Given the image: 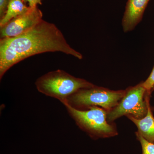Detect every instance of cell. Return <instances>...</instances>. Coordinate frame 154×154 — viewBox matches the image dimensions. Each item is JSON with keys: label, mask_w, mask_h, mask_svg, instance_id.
Here are the masks:
<instances>
[{"label": "cell", "mask_w": 154, "mask_h": 154, "mask_svg": "<svg viewBox=\"0 0 154 154\" xmlns=\"http://www.w3.org/2000/svg\"><path fill=\"white\" fill-rule=\"evenodd\" d=\"M142 85L149 93L152 91L154 86V67L148 78Z\"/></svg>", "instance_id": "11"}, {"label": "cell", "mask_w": 154, "mask_h": 154, "mask_svg": "<svg viewBox=\"0 0 154 154\" xmlns=\"http://www.w3.org/2000/svg\"><path fill=\"white\" fill-rule=\"evenodd\" d=\"M40 1H41V2L42 0H40Z\"/></svg>", "instance_id": "15"}, {"label": "cell", "mask_w": 154, "mask_h": 154, "mask_svg": "<svg viewBox=\"0 0 154 154\" xmlns=\"http://www.w3.org/2000/svg\"><path fill=\"white\" fill-rule=\"evenodd\" d=\"M22 0H11L4 17L0 19V27L5 25L14 18L25 14L30 8Z\"/></svg>", "instance_id": "9"}, {"label": "cell", "mask_w": 154, "mask_h": 154, "mask_svg": "<svg viewBox=\"0 0 154 154\" xmlns=\"http://www.w3.org/2000/svg\"><path fill=\"white\" fill-rule=\"evenodd\" d=\"M43 14L37 6L0 27L1 38L19 36L33 28L42 20Z\"/></svg>", "instance_id": "6"}, {"label": "cell", "mask_w": 154, "mask_h": 154, "mask_svg": "<svg viewBox=\"0 0 154 154\" xmlns=\"http://www.w3.org/2000/svg\"><path fill=\"white\" fill-rule=\"evenodd\" d=\"M64 106L77 124L91 135L108 137L116 134L114 128L107 122L106 111L102 108L93 106L81 110L68 104Z\"/></svg>", "instance_id": "4"}, {"label": "cell", "mask_w": 154, "mask_h": 154, "mask_svg": "<svg viewBox=\"0 0 154 154\" xmlns=\"http://www.w3.org/2000/svg\"><path fill=\"white\" fill-rule=\"evenodd\" d=\"M136 135L141 145L142 154H154V143L147 140L138 132Z\"/></svg>", "instance_id": "10"}, {"label": "cell", "mask_w": 154, "mask_h": 154, "mask_svg": "<svg viewBox=\"0 0 154 154\" xmlns=\"http://www.w3.org/2000/svg\"><path fill=\"white\" fill-rule=\"evenodd\" d=\"M149 1L128 0L122 20L125 32L133 30L140 22Z\"/></svg>", "instance_id": "7"}, {"label": "cell", "mask_w": 154, "mask_h": 154, "mask_svg": "<svg viewBox=\"0 0 154 154\" xmlns=\"http://www.w3.org/2000/svg\"><path fill=\"white\" fill-rule=\"evenodd\" d=\"M125 91H113L94 86L77 91L63 105H69L76 109L91 106H100L107 110L116 107L124 96Z\"/></svg>", "instance_id": "3"}, {"label": "cell", "mask_w": 154, "mask_h": 154, "mask_svg": "<svg viewBox=\"0 0 154 154\" xmlns=\"http://www.w3.org/2000/svg\"><path fill=\"white\" fill-rule=\"evenodd\" d=\"M154 90V86L152 90V91H153Z\"/></svg>", "instance_id": "14"}, {"label": "cell", "mask_w": 154, "mask_h": 154, "mask_svg": "<svg viewBox=\"0 0 154 154\" xmlns=\"http://www.w3.org/2000/svg\"><path fill=\"white\" fill-rule=\"evenodd\" d=\"M25 3H28L29 7L30 8H33L36 7L38 4H41V2L40 0H22Z\"/></svg>", "instance_id": "13"}, {"label": "cell", "mask_w": 154, "mask_h": 154, "mask_svg": "<svg viewBox=\"0 0 154 154\" xmlns=\"http://www.w3.org/2000/svg\"><path fill=\"white\" fill-rule=\"evenodd\" d=\"M35 85L40 93L57 99L63 104L70 96L81 89L95 86L85 80L76 78L60 69L48 72L39 77Z\"/></svg>", "instance_id": "2"}, {"label": "cell", "mask_w": 154, "mask_h": 154, "mask_svg": "<svg viewBox=\"0 0 154 154\" xmlns=\"http://www.w3.org/2000/svg\"><path fill=\"white\" fill-rule=\"evenodd\" d=\"M61 52L83 58L72 48L63 34L54 24L42 19L33 28L19 36L1 38L0 79L21 61L32 56L48 52Z\"/></svg>", "instance_id": "1"}, {"label": "cell", "mask_w": 154, "mask_h": 154, "mask_svg": "<svg viewBox=\"0 0 154 154\" xmlns=\"http://www.w3.org/2000/svg\"><path fill=\"white\" fill-rule=\"evenodd\" d=\"M11 0H0V19L5 16Z\"/></svg>", "instance_id": "12"}, {"label": "cell", "mask_w": 154, "mask_h": 154, "mask_svg": "<svg viewBox=\"0 0 154 154\" xmlns=\"http://www.w3.org/2000/svg\"><path fill=\"white\" fill-rule=\"evenodd\" d=\"M127 116L137 127L138 132L147 140L154 143V117L149 102L147 112L143 118L137 119L130 116Z\"/></svg>", "instance_id": "8"}, {"label": "cell", "mask_w": 154, "mask_h": 154, "mask_svg": "<svg viewBox=\"0 0 154 154\" xmlns=\"http://www.w3.org/2000/svg\"><path fill=\"white\" fill-rule=\"evenodd\" d=\"M146 93L142 83L128 89L118 105L107 114V120L113 121L124 115L137 119L143 118L147 112L149 102L148 98L145 99Z\"/></svg>", "instance_id": "5"}]
</instances>
